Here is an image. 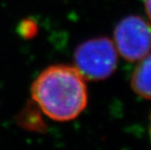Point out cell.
I'll return each mask as SVG.
<instances>
[{
  "instance_id": "6da1fadb",
  "label": "cell",
  "mask_w": 151,
  "mask_h": 150,
  "mask_svg": "<svg viewBox=\"0 0 151 150\" xmlns=\"http://www.w3.org/2000/svg\"><path fill=\"white\" fill-rule=\"evenodd\" d=\"M31 97L45 115L59 122L75 119L88 103L85 78L68 65L45 68L31 85Z\"/></svg>"
},
{
  "instance_id": "7a4b0ae2",
  "label": "cell",
  "mask_w": 151,
  "mask_h": 150,
  "mask_svg": "<svg viewBox=\"0 0 151 150\" xmlns=\"http://www.w3.org/2000/svg\"><path fill=\"white\" fill-rule=\"evenodd\" d=\"M118 65V52L108 37L99 36L79 44L74 52V66L85 80L109 78Z\"/></svg>"
},
{
  "instance_id": "3957f363",
  "label": "cell",
  "mask_w": 151,
  "mask_h": 150,
  "mask_svg": "<svg viewBox=\"0 0 151 150\" xmlns=\"http://www.w3.org/2000/svg\"><path fill=\"white\" fill-rule=\"evenodd\" d=\"M114 45L128 62H139L151 53V24L140 16L123 18L114 28Z\"/></svg>"
},
{
  "instance_id": "277c9868",
  "label": "cell",
  "mask_w": 151,
  "mask_h": 150,
  "mask_svg": "<svg viewBox=\"0 0 151 150\" xmlns=\"http://www.w3.org/2000/svg\"><path fill=\"white\" fill-rule=\"evenodd\" d=\"M131 87L139 97L151 100V53L136 66L132 74Z\"/></svg>"
},
{
  "instance_id": "5b68a950",
  "label": "cell",
  "mask_w": 151,
  "mask_h": 150,
  "mask_svg": "<svg viewBox=\"0 0 151 150\" xmlns=\"http://www.w3.org/2000/svg\"><path fill=\"white\" fill-rule=\"evenodd\" d=\"M144 9H145L147 17L151 22V0H144Z\"/></svg>"
},
{
  "instance_id": "8992f818",
  "label": "cell",
  "mask_w": 151,
  "mask_h": 150,
  "mask_svg": "<svg viewBox=\"0 0 151 150\" xmlns=\"http://www.w3.org/2000/svg\"><path fill=\"white\" fill-rule=\"evenodd\" d=\"M149 135H150V139H151V114H150V125H149Z\"/></svg>"
}]
</instances>
